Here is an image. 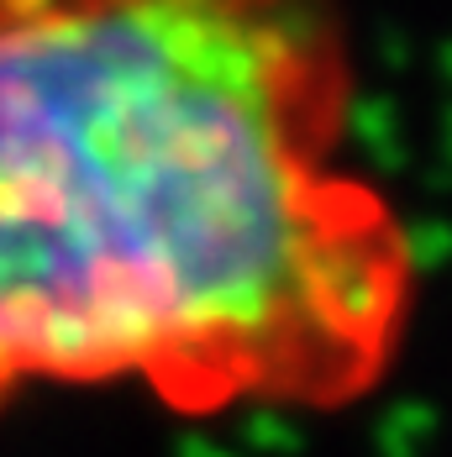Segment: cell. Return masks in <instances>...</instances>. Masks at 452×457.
I'll use <instances>...</instances> for the list:
<instances>
[{"label": "cell", "instance_id": "1", "mask_svg": "<svg viewBox=\"0 0 452 457\" xmlns=\"http://www.w3.org/2000/svg\"><path fill=\"white\" fill-rule=\"evenodd\" d=\"M353 111L342 0H0V411L368 400L421 253L342 158Z\"/></svg>", "mask_w": 452, "mask_h": 457}]
</instances>
